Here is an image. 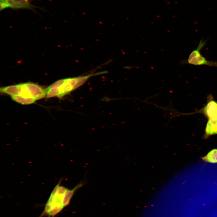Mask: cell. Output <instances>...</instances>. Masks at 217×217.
<instances>
[{
  "label": "cell",
  "mask_w": 217,
  "mask_h": 217,
  "mask_svg": "<svg viewBox=\"0 0 217 217\" xmlns=\"http://www.w3.org/2000/svg\"><path fill=\"white\" fill-rule=\"evenodd\" d=\"M61 181L55 187L46 204L43 211L39 217L48 216L54 217L59 213L65 207L64 199L65 193L68 190L60 186Z\"/></svg>",
  "instance_id": "obj_3"
},
{
  "label": "cell",
  "mask_w": 217,
  "mask_h": 217,
  "mask_svg": "<svg viewBox=\"0 0 217 217\" xmlns=\"http://www.w3.org/2000/svg\"><path fill=\"white\" fill-rule=\"evenodd\" d=\"M207 41L201 40L197 49L191 53L187 61V63L195 65H206L217 67V61L208 60L201 54L200 51L204 47Z\"/></svg>",
  "instance_id": "obj_4"
},
{
  "label": "cell",
  "mask_w": 217,
  "mask_h": 217,
  "mask_svg": "<svg viewBox=\"0 0 217 217\" xmlns=\"http://www.w3.org/2000/svg\"><path fill=\"white\" fill-rule=\"evenodd\" d=\"M201 158L206 162L217 163V149H215L212 150L206 155L201 157Z\"/></svg>",
  "instance_id": "obj_8"
},
{
  "label": "cell",
  "mask_w": 217,
  "mask_h": 217,
  "mask_svg": "<svg viewBox=\"0 0 217 217\" xmlns=\"http://www.w3.org/2000/svg\"><path fill=\"white\" fill-rule=\"evenodd\" d=\"M5 2L8 7L12 9H27L33 10L35 6L29 0H0Z\"/></svg>",
  "instance_id": "obj_6"
},
{
  "label": "cell",
  "mask_w": 217,
  "mask_h": 217,
  "mask_svg": "<svg viewBox=\"0 0 217 217\" xmlns=\"http://www.w3.org/2000/svg\"><path fill=\"white\" fill-rule=\"evenodd\" d=\"M107 73L103 71L74 77L59 80L54 83L45 90L46 97H61L69 93L83 85L90 77Z\"/></svg>",
  "instance_id": "obj_2"
},
{
  "label": "cell",
  "mask_w": 217,
  "mask_h": 217,
  "mask_svg": "<svg viewBox=\"0 0 217 217\" xmlns=\"http://www.w3.org/2000/svg\"><path fill=\"white\" fill-rule=\"evenodd\" d=\"M208 119L217 118V102L213 99L209 100L206 105L200 111Z\"/></svg>",
  "instance_id": "obj_5"
},
{
  "label": "cell",
  "mask_w": 217,
  "mask_h": 217,
  "mask_svg": "<svg viewBox=\"0 0 217 217\" xmlns=\"http://www.w3.org/2000/svg\"><path fill=\"white\" fill-rule=\"evenodd\" d=\"M216 134H217V118L208 119L203 138L207 139L210 136Z\"/></svg>",
  "instance_id": "obj_7"
},
{
  "label": "cell",
  "mask_w": 217,
  "mask_h": 217,
  "mask_svg": "<svg viewBox=\"0 0 217 217\" xmlns=\"http://www.w3.org/2000/svg\"><path fill=\"white\" fill-rule=\"evenodd\" d=\"M0 92L10 95L13 100L23 105L33 103L46 96L45 90L32 83L3 87L1 88Z\"/></svg>",
  "instance_id": "obj_1"
}]
</instances>
